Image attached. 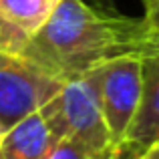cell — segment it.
Returning a JSON list of instances; mask_svg holds the SVG:
<instances>
[{
    "label": "cell",
    "mask_w": 159,
    "mask_h": 159,
    "mask_svg": "<svg viewBox=\"0 0 159 159\" xmlns=\"http://www.w3.org/2000/svg\"><path fill=\"white\" fill-rule=\"evenodd\" d=\"M58 4L61 0H0V14L30 39Z\"/></svg>",
    "instance_id": "7"
},
{
    "label": "cell",
    "mask_w": 159,
    "mask_h": 159,
    "mask_svg": "<svg viewBox=\"0 0 159 159\" xmlns=\"http://www.w3.org/2000/svg\"><path fill=\"white\" fill-rule=\"evenodd\" d=\"M26 44H28V36L22 34L18 28L12 26V24L0 14V52L22 54Z\"/></svg>",
    "instance_id": "8"
},
{
    "label": "cell",
    "mask_w": 159,
    "mask_h": 159,
    "mask_svg": "<svg viewBox=\"0 0 159 159\" xmlns=\"http://www.w3.org/2000/svg\"><path fill=\"white\" fill-rule=\"evenodd\" d=\"M66 81L24 54L0 52V131L2 135L61 93Z\"/></svg>",
    "instance_id": "3"
},
{
    "label": "cell",
    "mask_w": 159,
    "mask_h": 159,
    "mask_svg": "<svg viewBox=\"0 0 159 159\" xmlns=\"http://www.w3.org/2000/svg\"><path fill=\"white\" fill-rule=\"evenodd\" d=\"M0 141H2V131H0Z\"/></svg>",
    "instance_id": "12"
},
{
    "label": "cell",
    "mask_w": 159,
    "mask_h": 159,
    "mask_svg": "<svg viewBox=\"0 0 159 159\" xmlns=\"http://www.w3.org/2000/svg\"><path fill=\"white\" fill-rule=\"evenodd\" d=\"M159 143V51L143 58V85L135 117L117 149L115 159H137Z\"/></svg>",
    "instance_id": "5"
},
{
    "label": "cell",
    "mask_w": 159,
    "mask_h": 159,
    "mask_svg": "<svg viewBox=\"0 0 159 159\" xmlns=\"http://www.w3.org/2000/svg\"><path fill=\"white\" fill-rule=\"evenodd\" d=\"M137 159H159V143L157 145H151L149 149H145Z\"/></svg>",
    "instance_id": "11"
},
{
    "label": "cell",
    "mask_w": 159,
    "mask_h": 159,
    "mask_svg": "<svg viewBox=\"0 0 159 159\" xmlns=\"http://www.w3.org/2000/svg\"><path fill=\"white\" fill-rule=\"evenodd\" d=\"M62 137L43 111H36L8 129L0 141V159H48Z\"/></svg>",
    "instance_id": "6"
},
{
    "label": "cell",
    "mask_w": 159,
    "mask_h": 159,
    "mask_svg": "<svg viewBox=\"0 0 159 159\" xmlns=\"http://www.w3.org/2000/svg\"><path fill=\"white\" fill-rule=\"evenodd\" d=\"M97 79L99 103L105 117L107 129L119 149L141 99L143 85V58L141 57H121L109 61L93 70ZM117 157V153H115Z\"/></svg>",
    "instance_id": "4"
},
{
    "label": "cell",
    "mask_w": 159,
    "mask_h": 159,
    "mask_svg": "<svg viewBox=\"0 0 159 159\" xmlns=\"http://www.w3.org/2000/svg\"><path fill=\"white\" fill-rule=\"evenodd\" d=\"M40 111L62 139L77 143L91 159H115V143L99 103L95 73L69 79Z\"/></svg>",
    "instance_id": "2"
},
{
    "label": "cell",
    "mask_w": 159,
    "mask_h": 159,
    "mask_svg": "<svg viewBox=\"0 0 159 159\" xmlns=\"http://www.w3.org/2000/svg\"><path fill=\"white\" fill-rule=\"evenodd\" d=\"M159 51V28L147 16L131 18L61 0L51 18L28 39L22 54L62 81L81 77L121 57Z\"/></svg>",
    "instance_id": "1"
},
{
    "label": "cell",
    "mask_w": 159,
    "mask_h": 159,
    "mask_svg": "<svg viewBox=\"0 0 159 159\" xmlns=\"http://www.w3.org/2000/svg\"><path fill=\"white\" fill-rule=\"evenodd\" d=\"M48 159H91V157L70 139H62L57 143V147L52 149Z\"/></svg>",
    "instance_id": "9"
},
{
    "label": "cell",
    "mask_w": 159,
    "mask_h": 159,
    "mask_svg": "<svg viewBox=\"0 0 159 159\" xmlns=\"http://www.w3.org/2000/svg\"><path fill=\"white\" fill-rule=\"evenodd\" d=\"M145 8H147L145 16L159 28V0H145Z\"/></svg>",
    "instance_id": "10"
}]
</instances>
